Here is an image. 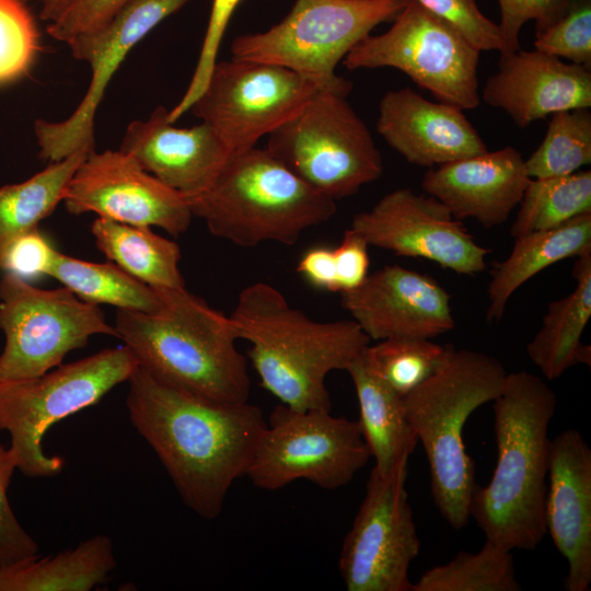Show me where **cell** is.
<instances>
[{
    "label": "cell",
    "instance_id": "9a60e30c",
    "mask_svg": "<svg viewBox=\"0 0 591 591\" xmlns=\"http://www.w3.org/2000/svg\"><path fill=\"white\" fill-rule=\"evenodd\" d=\"M188 1L130 0L105 24L67 43L76 59L90 65L91 81L82 101L68 118L57 123L35 121L43 160L56 162L78 151L94 150L95 113L112 77L137 43Z\"/></svg>",
    "mask_w": 591,
    "mask_h": 591
},
{
    "label": "cell",
    "instance_id": "d4e9b609",
    "mask_svg": "<svg viewBox=\"0 0 591 591\" xmlns=\"http://www.w3.org/2000/svg\"><path fill=\"white\" fill-rule=\"evenodd\" d=\"M591 251V212L542 231L514 237L509 256L497 264L487 288V321L500 322L513 292L537 273Z\"/></svg>",
    "mask_w": 591,
    "mask_h": 591
},
{
    "label": "cell",
    "instance_id": "ac0fdd59",
    "mask_svg": "<svg viewBox=\"0 0 591 591\" xmlns=\"http://www.w3.org/2000/svg\"><path fill=\"white\" fill-rule=\"evenodd\" d=\"M341 305L370 339H432L453 329L450 294L432 277L399 265L369 274L340 293Z\"/></svg>",
    "mask_w": 591,
    "mask_h": 591
},
{
    "label": "cell",
    "instance_id": "ab89813d",
    "mask_svg": "<svg viewBox=\"0 0 591 591\" xmlns=\"http://www.w3.org/2000/svg\"><path fill=\"white\" fill-rule=\"evenodd\" d=\"M581 0H498L505 56L520 49L519 34L524 23L535 21V34L560 18Z\"/></svg>",
    "mask_w": 591,
    "mask_h": 591
},
{
    "label": "cell",
    "instance_id": "ee69618b",
    "mask_svg": "<svg viewBox=\"0 0 591 591\" xmlns=\"http://www.w3.org/2000/svg\"><path fill=\"white\" fill-rule=\"evenodd\" d=\"M297 271L313 288L338 292L334 247H310L300 257Z\"/></svg>",
    "mask_w": 591,
    "mask_h": 591
},
{
    "label": "cell",
    "instance_id": "484cf974",
    "mask_svg": "<svg viewBox=\"0 0 591 591\" xmlns=\"http://www.w3.org/2000/svg\"><path fill=\"white\" fill-rule=\"evenodd\" d=\"M356 390L362 437L374 459V468L390 473L401 461L408 460L418 438L410 426L404 398L370 373L359 357L346 370Z\"/></svg>",
    "mask_w": 591,
    "mask_h": 591
},
{
    "label": "cell",
    "instance_id": "8d00e7d4",
    "mask_svg": "<svg viewBox=\"0 0 591 591\" xmlns=\"http://www.w3.org/2000/svg\"><path fill=\"white\" fill-rule=\"evenodd\" d=\"M241 0H212L210 16L199 58L188 88L179 102L169 111V120L175 123L190 109L204 91L217 62V56L229 21Z\"/></svg>",
    "mask_w": 591,
    "mask_h": 591
},
{
    "label": "cell",
    "instance_id": "603a6c76",
    "mask_svg": "<svg viewBox=\"0 0 591 591\" xmlns=\"http://www.w3.org/2000/svg\"><path fill=\"white\" fill-rule=\"evenodd\" d=\"M530 181L521 153L505 147L431 167L421 187L454 218L475 219L493 228L507 221Z\"/></svg>",
    "mask_w": 591,
    "mask_h": 591
},
{
    "label": "cell",
    "instance_id": "cb8c5ba5",
    "mask_svg": "<svg viewBox=\"0 0 591 591\" xmlns=\"http://www.w3.org/2000/svg\"><path fill=\"white\" fill-rule=\"evenodd\" d=\"M572 277L575 289L548 304L541 328L526 345L530 360L549 381L576 364H591V348L581 341L591 316V251L577 257Z\"/></svg>",
    "mask_w": 591,
    "mask_h": 591
},
{
    "label": "cell",
    "instance_id": "bcb514c9",
    "mask_svg": "<svg viewBox=\"0 0 591 591\" xmlns=\"http://www.w3.org/2000/svg\"><path fill=\"white\" fill-rule=\"evenodd\" d=\"M20 1H22L23 3H26V2L32 1V0H20Z\"/></svg>",
    "mask_w": 591,
    "mask_h": 591
},
{
    "label": "cell",
    "instance_id": "f6af8a7d",
    "mask_svg": "<svg viewBox=\"0 0 591 591\" xmlns=\"http://www.w3.org/2000/svg\"><path fill=\"white\" fill-rule=\"evenodd\" d=\"M42 2L40 19L47 22L55 21L70 4L72 0H39Z\"/></svg>",
    "mask_w": 591,
    "mask_h": 591
},
{
    "label": "cell",
    "instance_id": "5b68a950",
    "mask_svg": "<svg viewBox=\"0 0 591 591\" xmlns=\"http://www.w3.org/2000/svg\"><path fill=\"white\" fill-rule=\"evenodd\" d=\"M506 375L497 358L450 345L439 369L403 397L408 421L428 460L434 505L455 530L468 524L476 486L463 428L475 409L495 399Z\"/></svg>",
    "mask_w": 591,
    "mask_h": 591
},
{
    "label": "cell",
    "instance_id": "7a4b0ae2",
    "mask_svg": "<svg viewBox=\"0 0 591 591\" xmlns=\"http://www.w3.org/2000/svg\"><path fill=\"white\" fill-rule=\"evenodd\" d=\"M497 462L484 487L475 486L470 517L486 540L511 551H534L547 534L548 427L556 395L538 375L507 373L495 397Z\"/></svg>",
    "mask_w": 591,
    "mask_h": 591
},
{
    "label": "cell",
    "instance_id": "f35d334b",
    "mask_svg": "<svg viewBox=\"0 0 591 591\" xmlns=\"http://www.w3.org/2000/svg\"><path fill=\"white\" fill-rule=\"evenodd\" d=\"M15 461L9 449L0 443V568L23 563L38 556V546L16 520L7 491Z\"/></svg>",
    "mask_w": 591,
    "mask_h": 591
},
{
    "label": "cell",
    "instance_id": "f546056e",
    "mask_svg": "<svg viewBox=\"0 0 591 591\" xmlns=\"http://www.w3.org/2000/svg\"><path fill=\"white\" fill-rule=\"evenodd\" d=\"M81 300L118 310L151 313L161 306L155 288L136 279L116 264L91 263L57 251L48 275Z\"/></svg>",
    "mask_w": 591,
    "mask_h": 591
},
{
    "label": "cell",
    "instance_id": "d590c367",
    "mask_svg": "<svg viewBox=\"0 0 591 591\" xmlns=\"http://www.w3.org/2000/svg\"><path fill=\"white\" fill-rule=\"evenodd\" d=\"M534 49L591 67V0L572 5L541 33L535 34Z\"/></svg>",
    "mask_w": 591,
    "mask_h": 591
},
{
    "label": "cell",
    "instance_id": "44dd1931",
    "mask_svg": "<svg viewBox=\"0 0 591 591\" xmlns=\"http://www.w3.org/2000/svg\"><path fill=\"white\" fill-rule=\"evenodd\" d=\"M119 150L186 198L205 190L232 153L210 125L177 128L164 106L147 120L131 121Z\"/></svg>",
    "mask_w": 591,
    "mask_h": 591
},
{
    "label": "cell",
    "instance_id": "5bb4252c",
    "mask_svg": "<svg viewBox=\"0 0 591 591\" xmlns=\"http://www.w3.org/2000/svg\"><path fill=\"white\" fill-rule=\"evenodd\" d=\"M407 462L370 473L338 561L348 591H412L408 570L420 540L405 488Z\"/></svg>",
    "mask_w": 591,
    "mask_h": 591
},
{
    "label": "cell",
    "instance_id": "2e32d148",
    "mask_svg": "<svg viewBox=\"0 0 591 591\" xmlns=\"http://www.w3.org/2000/svg\"><path fill=\"white\" fill-rule=\"evenodd\" d=\"M350 229L369 246L425 258L465 276L484 271L490 252L441 201L410 188L395 189L370 210L355 215Z\"/></svg>",
    "mask_w": 591,
    "mask_h": 591
},
{
    "label": "cell",
    "instance_id": "6da1fadb",
    "mask_svg": "<svg viewBox=\"0 0 591 591\" xmlns=\"http://www.w3.org/2000/svg\"><path fill=\"white\" fill-rule=\"evenodd\" d=\"M128 382L132 426L155 452L184 503L204 519L218 518L267 426L262 408L177 390L140 367Z\"/></svg>",
    "mask_w": 591,
    "mask_h": 591
},
{
    "label": "cell",
    "instance_id": "e575fe53",
    "mask_svg": "<svg viewBox=\"0 0 591 591\" xmlns=\"http://www.w3.org/2000/svg\"><path fill=\"white\" fill-rule=\"evenodd\" d=\"M37 50V28L25 3L0 0V84L23 76Z\"/></svg>",
    "mask_w": 591,
    "mask_h": 591
},
{
    "label": "cell",
    "instance_id": "277c9868",
    "mask_svg": "<svg viewBox=\"0 0 591 591\" xmlns=\"http://www.w3.org/2000/svg\"><path fill=\"white\" fill-rule=\"evenodd\" d=\"M151 313L117 310L114 327L142 368L177 390L218 403L248 402L247 361L230 316L179 288H155Z\"/></svg>",
    "mask_w": 591,
    "mask_h": 591
},
{
    "label": "cell",
    "instance_id": "30bf717a",
    "mask_svg": "<svg viewBox=\"0 0 591 591\" xmlns=\"http://www.w3.org/2000/svg\"><path fill=\"white\" fill-rule=\"evenodd\" d=\"M479 50L460 32L415 0L383 34H368L344 57L349 70L391 67L428 90L439 102L460 109L480 103Z\"/></svg>",
    "mask_w": 591,
    "mask_h": 591
},
{
    "label": "cell",
    "instance_id": "f1b7e54d",
    "mask_svg": "<svg viewBox=\"0 0 591 591\" xmlns=\"http://www.w3.org/2000/svg\"><path fill=\"white\" fill-rule=\"evenodd\" d=\"M90 152L78 151L49 164L31 178L0 187V266L10 244L37 229L63 201L69 183Z\"/></svg>",
    "mask_w": 591,
    "mask_h": 591
},
{
    "label": "cell",
    "instance_id": "4fadbf2b",
    "mask_svg": "<svg viewBox=\"0 0 591 591\" xmlns=\"http://www.w3.org/2000/svg\"><path fill=\"white\" fill-rule=\"evenodd\" d=\"M317 90L286 67L232 58L216 62L190 109L233 153L255 147L302 109Z\"/></svg>",
    "mask_w": 591,
    "mask_h": 591
},
{
    "label": "cell",
    "instance_id": "8992f818",
    "mask_svg": "<svg viewBox=\"0 0 591 591\" xmlns=\"http://www.w3.org/2000/svg\"><path fill=\"white\" fill-rule=\"evenodd\" d=\"M187 200L215 236L242 247L293 245L337 209L335 199L256 147L231 153L212 183Z\"/></svg>",
    "mask_w": 591,
    "mask_h": 591
},
{
    "label": "cell",
    "instance_id": "7402d4cb",
    "mask_svg": "<svg viewBox=\"0 0 591 591\" xmlns=\"http://www.w3.org/2000/svg\"><path fill=\"white\" fill-rule=\"evenodd\" d=\"M376 130L408 163L434 167L477 155L487 147L462 113L404 88L380 101Z\"/></svg>",
    "mask_w": 591,
    "mask_h": 591
},
{
    "label": "cell",
    "instance_id": "7bdbcfd3",
    "mask_svg": "<svg viewBox=\"0 0 591 591\" xmlns=\"http://www.w3.org/2000/svg\"><path fill=\"white\" fill-rule=\"evenodd\" d=\"M369 245L350 228L341 242L334 247L338 292L358 288L368 277L370 267Z\"/></svg>",
    "mask_w": 591,
    "mask_h": 591
},
{
    "label": "cell",
    "instance_id": "52a82bcc",
    "mask_svg": "<svg viewBox=\"0 0 591 591\" xmlns=\"http://www.w3.org/2000/svg\"><path fill=\"white\" fill-rule=\"evenodd\" d=\"M409 0H297L265 32L235 37L234 59L275 63L298 72L318 90L346 96L352 83L335 72L348 51Z\"/></svg>",
    "mask_w": 591,
    "mask_h": 591
},
{
    "label": "cell",
    "instance_id": "7c38bea8",
    "mask_svg": "<svg viewBox=\"0 0 591 591\" xmlns=\"http://www.w3.org/2000/svg\"><path fill=\"white\" fill-rule=\"evenodd\" d=\"M0 329L5 344L0 355V380L42 375L61 364L71 350L93 335L117 336L99 305L70 289H39L4 271L0 280Z\"/></svg>",
    "mask_w": 591,
    "mask_h": 591
},
{
    "label": "cell",
    "instance_id": "e0dca14e",
    "mask_svg": "<svg viewBox=\"0 0 591 591\" xmlns=\"http://www.w3.org/2000/svg\"><path fill=\"white\" fill-rule=\"evenodd\" d=\"M63 202L68 212H94L123 223L158 227L176 236L194 218L187 198L118 150L91 151L74 172Z\"/></svg>",
    "mask_w": 591,
    "mask_h": 591
},
{
    "label": "cell",
    "instance_id": "83f0119b",
    "mask_svg": "<svg viewBox=\"0 0 591 591\" xmlns=\"http://www.w3.org/2000/svg\"><path fill=\"white\" fill-rule=\"evenodd\" d=\"M91 231L100 251L136 279L153 288L185 287L178 245L150 227L97 217Z\"/></svg>",
    "mask_w": 591,
    "mask_h": 591
},
{
    "label": "cell",
    "instance_id": "ffe728a7",
    "mask_svg": "<svg viewBox=\"0 0 591 591\" xmlns=\"http://www.w3.org/2000/svg\"><path fill=\"white\" fill-rule=\"evenodd\" d=\"M505 111L520 128L557 112L591 107L590 69L537 49L500 56L480 100Z\"/></svg>",
    "mask_w": 591,
    "mask_h": 591
},
{
    "label": "cell",
    "instance_id": "4316f807",
    "mask_svg": "<svg viewBox=\"0 0 591 591\" xmlns=\"http://www.w3.org/2000/svg\"><path fill=\"white\" fill-rule=\"evenodd\" d=\"M113 543L99 534L55 556L0 568V591H88L115 568Z\"/></svg>",
    "mask_w": 591,
    "mask_h": 591
},
{
    "label": "cell",
    "instance_id": "d6986e66",
    "mask_svg": "<svg viewBox=\"0 0 591 591\" xmlns=\"http://www.w3.org/2000/svg\"><path fill=\"white\" fill-rule=\"evenodd\" d=\"M545 524L566 559L568 591H589L591 584V449L576 429L551 441Z\"/></svg>",
    "mask_w": 591,
    "mask_h": 591
},
{
    "label": "cell",
    "instance_id": "4dcf8cb0",
    "mask_svg": "<svg viewBox=\"0 0 591 591\" xmlns=\"http://www.w3.org/2000/svg\"><path fill=\"white\" fill-rule=\"evenodd\" d=\"M512 551L486 540L477 553L460 552L425 571L412 591H521Z\"/></svg>",
    "mask_w": 591,
    "mask_h": 591
},
{
    "label": "cell",
    "instance_id": "60d3db41",
    "mask_svg": "<svg viewBox=\"0 0 591 591\" xmlns=\"http://www.w3.org/2000/svg\"><path fill=\"white\" fill-rule=\"evenodd\" d=\"M130 0H72L47 26L55 39L69 43L76 36L93 31L109 21Z\"/></svg>",
    "mask_w": 591,
    "mask_h": 591
},
{
    "label": "cell",
    "instance_id": "3957f363",
    "mask_svg": "<svg viewBox=\"0 0 591 591\" xmlns=\"http://www.w3.org/2000/svg\"><path fill=\"white\" fill-rule=\"evenodd\" d=\"M229 316L237 338L250 344L260 385L298 410H332L326 376L346 371L371 340L352 318L312 320L266 282L245 287Z\"/></svg>",
    "mask_w": 591,
    "mask_h": 591
},
{
    "label": "cell",
    "instance_id": "9c48e42d",
    "mask_svg": "<svg viewBox=\"0 0 591 591\" xmlns=\"http://www.w3.org/2000/svg\"><path fill=\"white\" fill-rule=\"evenodd\" d=\"M265 149L335 200L356 194L383 172L380 150L346 96L322 90L268 135Z\"/></svg>",
    "mask_w": 591,
    "mask_h": 591
},
{
    "label": "cell",
    "instance_id": "8fae6325",
    "mask_svg": "<svg viewBox=\"0 0 591 591\" xmlns=\"http://www.w3.org/2000/svg\"><path fill=\"white\" fill-rule=\"evenodd\" d=\"M371 457L358 420L331 410L278 404L269 416L245 476L274 491L298 479L334 490L349 484Z\"/></svg>",
    "mask_w": 591,
    "mask_h": 591
},
{
    "label": "cell",
    "instance_id": "b9f144b4",
    "mask_svg": "<svg viewBox=\"0 0 591 591\" xmlns=\"http://www.w3.org/2000/svg\"><path fill=\"white\" fill-rule=\"evenodd\" d=\"M56 253L37 228L18 236L10 244L0 268L24 279L48 275Z\"/></svg>",
    "mask_w": 591,
    "mask_h": 591
},
{
    "label": "cell",
    "instance_id": "ba28073f",
    "mask_svg": "<svg viewBox=\"0 0 591 591\" xmlns=\"http://www.w3.org/2000/svg\"><path fill=\"white\" fill-rule=\"evenodd\" d=\"M138 368L131 351L107 348L42 375L0 380V430L10 433L16 468L30 477L59 474L63 462L43 451L45 432L56 422L96 404Z\"/></svg>",
    "mask_w": 591,
    "mask_h": 591
},
{
    "label": "cell",
    "instance_id": "74e56055",
    "mask_svg": "<svg viewBox=\"0 0 591 591\" xmlns=\"http://www.w3.org/2000/svg\"><path fill=\"white\" fill-rule=\"evenodd\" d=\"M460 32L479 51H505L498 24L486 18L476 0H415Z\"/></svg>",
    "mask_w": 591,
    "mask_h": 591
},
{
    "label": "cell",
    "instance_id": "836d02e7",
    "mask_svg": "<svg viewBox=\"0 0 591 591\" xmlns=\"http://www.w3.org/2000/svg\"><path fill=\"white\" fill-rule=\"evenodd\" d=\"M591 163V113L576 108L552 114L540 147L525 160L531 178L569 175Z\"/></svg>",
    "mask_w": 591,
    "mask_h": 591
},
{
    "label": "cell",
    "instance_id": "d6a6232c",
    "mask_svg": "<svg viewBox=\"0 0 591 591\" xmlns=\"http://www.w3.org/2000/svg\"><path fill=\"white\" fill-rule=\"evenodd\" d=\"M449 349L450 345L442 346L429 338L392 337L367 345L359 360L404 397L439 369Z\"/></svg>",
    "mask_w": 591,
    "mask_h": 591
},
{
    "label": "cell",
    "instance_id": "1f68e13d",
    "mask_svg": "<svg viewBox=\"0 0 591 591\" xmlns=\"http://www.w3.org/2000/svg\"><path fill=\"white\" fill-rule=\"evenodd\" d=\"M519 205L510 229L513 237L552 229L591 212V172L531 178Z\"/></svg>",
    "mask_w": 591,
    "mask_h": 591
}]
</instances>
